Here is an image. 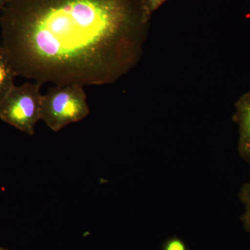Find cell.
Returning a JSON list of instances; mask_svg holds the SVG:
<instances>
[{"label": "cell", "instance_id": "obj_5", "mask_svg": "<svg viewBox=\"0 0 250 250\" xmlns=\"http://www.w3.org/2000/svg\"><path fill=\"white\" fill-rule=\"evenodd\" d=\"M16 77V72L9 62L0 54V103L14 86V79Z\"/></svg>", "mask_w": 250, "mask_h": 250}, {"label": "cell", "instance_id": "obj_7", "mask_svg": "<svg viewBox=\"0 0 250 250\" xmlns=\"http://www.w3.org/2000/svg\"><path fill=\"white\" fill-rule=\"evenodd\" d=\"M162 250H188V248L185 242L177 237H173L164 243Z\"/></svg>", "mask_w": 250, "mask_h": 250}, {"label": "cell", "instance_id": "obj_9", "mask_svg": "<svg viewBox=\"0 0 250 250\" xmlns=\"http://www.w3.org/2000/svg\"><path fill=\"white\" fill-rule=\"evenodd\" d=\"M9 1V0H0V10H2Z\"/></svg>", "mask_w": 250, "mask_h": 250}, {"label": "cell", "instance_id": "obj_3", "mask_svg": "<svg viewBox=\"0 0 250 250\" xmlns=\"http://www.w3.org/2000/svg\"><path fill=\"white\" fill-rule=\"evenodd\" d=\"M36 82L14 85L0 103V119L29 135L41 120L42 95Z\"/></svg>", "mask_w": 250, "mask_h": 250}, {"label": "cell", "instance_id": "obj_8", "mask_svg": "<svg viewBox=\"0 0 250 250\" xmlns=\"http://www.w3.org/2000/svg\"><path fill=\"white\" fill-rule=\"evenodd\" d=\"M143 6L146 14L149 18L152 17V15L154 11L164 4L167 0H142Z\"/></svg>", "mask_w": 250, "mask_h": 250}, {"label": "cell", "instance_id": "obj_6", "mask_svg": "<svg viewBox=\"0 0 250 250\" xmlns=\"http://www.w3.org/2000/svg\"><path fill=\"white\" fill-rule=\"evenodd\" d=\"M239 197L245 206V211L242 215L241 220L245 229L250 232V181L242 188Z\"/></svg>", "mask_w": 250, "mask_h": 250}, {"label": "cell", "instance_id": "obj_1", "mask_svg": "<svg viewBox=\"0 0 250 250\" xmlns=\"http://www.w3.org/2000/svg\"><path fill=\"white\" fill-rule=\"evenodd\" d=\"M150 21L142 0H9L0 54L41 85L112 84L139 62Z\"/></svg>", "mask_w": 250, "mask_h": 250}, {"label": "cell", "instance_id": "obj_2", "mask_svg": "<svg viewBox=\"0 0 250 250\" xmlns=\"http://www.w3.org/2000/svg\"><path fill=\"white\" fill-rule=\"evenodd\" d=\"M86 94L80 85H56L42 95L41 120L57 132L88 116Z\"/></svg>", "mask_w": 250, "mask_h": 250}, {"label": "cell", "instance_id": "obj_10", "mask_svg": "<svg viewBox=\"0 0 250 250\" xmlns=\"http://www.w3.org/2000/svg\"><path fill=\"white\" fill-rule=\"evenodd\" d=\"M0 250H6V249H4V248H0Z\"/></svg>", "mask_w": 250, "mask_h": 250}, {"label": "cell", "instance_id": "obj_4", "mask_svg": "<svg viewBox=\"0 0 250 250\" xmlns=\"http://www.w3.org/2000/svg\"><path fill=\"white\" fill-rule=\"evenodd\" d=\"M233 120L238 126V152L250 164V91L242 95L235 104Z\"/></svg>", "mask_w": 250, "mask_h": 250}]
</instances>
